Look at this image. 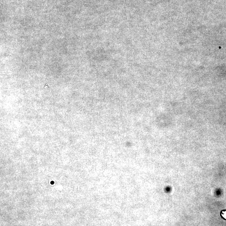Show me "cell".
<instances>
[{
    "instance_id": "obj_1",
    "label": "cell",
    "mask_w": 226,
    "mask_h": 226,
    "mask_svg": "<svg viewBox=\"0 0 226 226\" xmlns=\"http://www.w3.org/2000/svg\"><path fill=\"white\" fill-rule=\"evenodd\" d=\"M54 183V181H52L51 182V183L52 184H53Z\"/></svg>"
}]
</instances>
